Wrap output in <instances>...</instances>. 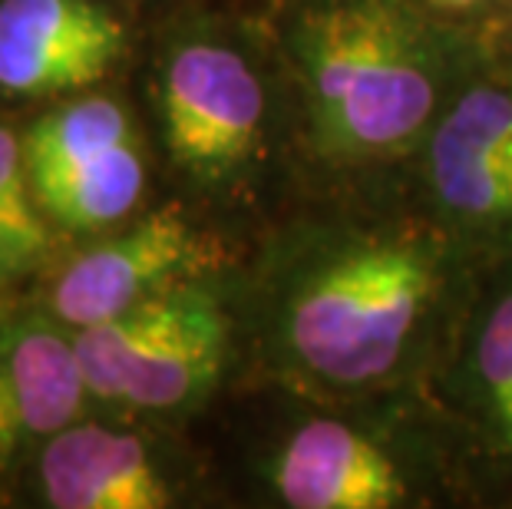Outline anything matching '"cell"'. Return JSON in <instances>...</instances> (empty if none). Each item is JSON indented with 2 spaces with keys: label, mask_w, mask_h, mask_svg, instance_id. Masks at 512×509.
I'll return each instance as SVG.
<instances>
[{
  "label": "cell",
  "mask_w": 512,
  "mask_h": 509,
  "mask_svg": "<svg viewBox=\"0 0 512 509\" xmlns=\"http://www.w3.org/2000/svg\"><path fill=\"white\" fill-rule=\"evenodd\" d=\"M301 57L324 156L394 153L420 133L437 103L420 40L384 0H351L314 14Z\"/></svg>",
  "instance_id": "1"
},
{
  "label": "cell",
  "mask_w": 512,
  "mask_h": 509,
  "mask_svg": "<svg viewBox=\"0 0 512 509\" xmlns=\"http://www.w3.org/2000/svg\"><path fill=\"white\" fill-rule=\"evenodd\" d=\"M433 291L427 255L407 245L347 252L308 278L288 314L294 354L337 384L387 374Z\"/></svg>",
  "instance_id": "2"
},
{
  "label": "cell",
  "mask_w": 512,
  "mask_h": 509,
  "mask_svg": "<svg viewBox=\"0 0 512 509\" xmlns=\"http://www.w3.org/2000/svg\"><path fill=\"white\" fill-rule=\"evenodd\" d=\"M228 321L209 291L162 288L129 311L76 331L90 394L146 410H176L219 381Z\"/></svg>",
  "instance_id": "3"
},
{
  "label": "cell",
  "mask_w": 512,
  "mask_h": 509,
  "mask_svg": "<svg viewBox=\"0 0 512 509\" xmlns=\"http://www.w3.org/2000/svg\"><path fill=\"white\" fill-rule=\"evenodd\" d=\"M162 123L172 156L199 176H222L255 153L265 93L255 70L219 43H189L162 73Z\"/></svg>",
  "instance_id": "4"
},
{
  "label": "cell",
  "mask_w": 512,
  "mask_h": 509,
  "mask_svg": "<svg viewBox=\"0 0 512 509\" xmlns=\"http://www.w3.org/2000/svg\"><path fill=\"white\" fill-rule=\"evenodd\" d=\"M123 47V24L93 0H0V90L10 96L90 86Z\"/></svg>",
  "instance_id": "5"
},
{
  "label": "cell",
  "mask_w": 512,
  "mask_h": 509,
  "mask_svg": "<svg viewBox=\"0 0 512 509\" xmlns=\"http://www.w3.org/2000/svg\"><path fill=\"white\" fill-rule=\"evenodd\" d=\"M205 262L202 238L176 209H159L126 235L83 252L53 285L50 305L76 331L129 311Z\"/></svg>",
  "instance_id": "6"
},
{
  "label": "cell",
  "mask_w": 512,
  "mask_h": 509,
  "mask_svg": "<svg viewBox=\"0 0 512 509\" xmlns=\"http://www.w3.org/2000/svg\"><path fill=\"white\" fill-rule=\"evenodd\" d=\"M86 391L76 338L40 314L0 324V467L70 427Z\"/></svg>",
  "instance_id": "7"
},
{
  "label": "cell",
  "mask_w": 512,
  "mask_h": 509,
  "mask_svg": "<svg viewBox=\"0 0 512 509\" xmlns=\"http://www.w3.org/2000/svg\"><path fill=\"white\" fill-rule=\"evenodd\" d=\"M430 172L450 212L476 222L512 219V93H466L433 136Z\"/></svg>",
  "instance_id": "8"
},
{
  "label": "cell",
  "mask_w": 512,
  "mask_h": 509,
  "mask_svg": "<svg viewBox=\"0 0 512 509\" xmlns=\"http://www.w3.org/2000/svg\"><path fill=\"white\" fill-rule=\"evenodd\" d=\"M275 486L294 509H390L407 503V483L394 460L334 420H314L291 433L278 457Z\"/></svg>",
  "instance_id": "9"
},
{
  "label": "cell",
  "mask_w": 512,
  "mask_h": 509,
  "mask_svg": "<svg viewBox=\"0 0 512 509\" xmlns=\"http://www.w3.org/2000/svg\"><path fill=\"white\" fill-rule=\"evenodd\" d=\"M43 496L57 509H162L172 490L136 433L70 424L40 457Z\"/></svg>",
  "instance_id": "10"
},
{
  "label": "cell",
  "mask_w": 512,
  "mask_h": 509,
  "mask_svg": "<svg viewBox=\"0 0 512 509\" xmlns=\"http://www.w3.org/2000/svg\"><path fill=\"white\" fill-rule=\"evenodd\" d=\"M143 186L146 166L133 139L37 182L34 196L40 209L67 229H103L133 212Z\"/></svg>",
  "instance_id": "11"
},
{
  "label": "cell",
  "mask_w": 512,
  "mask_h": 509,
  "mask_svg": "<svg viewBox=\"0 0 512 509\" xmlns=\"http://www.w3.org/2000/svg\"><path fill=\"white\" fill-rule=\"evenodd\" d=\"M123 143H133V126L119 103L106 100V96H90V100L60 106V110L40 116L24 136L30 186Z\"/></svg>",
  "instance_id": "12"
},
{
  "label": "cell",
  "mask_w": 512,
  "mask_h": 509,
  "mask_svg": "<svg viewBox=\"0 0 512 509\" xmlns=\"http://www.w3.org/2000/svg\"><path fill=\"white\" fill-rule=\"evenodd\" d=\"M37 205L24 162V139L0 126V278L24 275L47 255L50 238Z\"/></svg>",
  "instance_id": "13"
},
{
  "label": "cell",
  "mask_w": 512,
  "mask_h": 509,
  "mask_svg": "<svg viewBox=\"0 0 512 509\" xmlns=\"http://www.w3.org/2000/svg\"><path fill=\"white\" fill-rule=\"evenodd\" d=\"M476 367L483 377L496 427L512 447V295H506L489 314L476 348Z\"/></svg>",
  "instance_id": "14"
},
{
  "label": "cell",
  "mask_w": 512,
  "mask_h": 509,
  "mask_svg": "<svg viewBox=\"0 0 512 509\" xmlns=\"http://www.w3.org/2000/svg\"><path fill=\"white\" fill-rule=\"evenodd\" d=\"M437 4H446V7H470V4H479V0H437Z\"/></svg>",
  "instance_id": "15"
}]
</instances>
